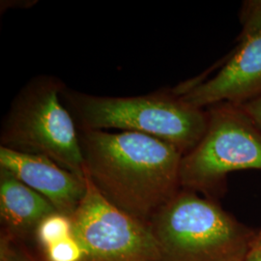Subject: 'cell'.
I'll return each mask as SVG.
<instances>
[{
    "label": "cell",
    "instance_id": "obj_1",
    "mask_svg": "<svg viewBox=\"0 0 261 261\" xmlns=\"http://www.w3.org/2000/svg\"><path fill=\"white\" fill-rule=\"evenodd\" d=\"M85 176L112 205L148 224L179 192L183 154L135 132L82 130Z\"/></svg>",
    "mask_w": 261,
    "mask_h": 261
},
{
    "label": "cell",
    "instance_id": "obj_2",
    "mask_svg": "<svg viewBox=\"0 0 261 261\" xmlns=\"http://www.w3.org/2000/svg\"><path fill=\"white\" fill-rule=\"evenodd\" d=\"M148 224L161 261H233L244 255L254 233L212 199L185 189Z\"/></svg>",
    "mask_w": 261,
    "mask_h": 261
},
{
    "label": "cell",
    "instance_id": "obj_3",
    "mask_svg": "<svg viewBox=\"0 0 261 261\" xmlns=\"http://www.w3.org/2000/svg\"><path fill=\"white\" fill-rule=\"evenodd\" d=\"M82 130L120 129L164 140L183 156L194 149L208 126V112L179 95L156 93L115 98L81 93L66 95Z\"/></svg>",
    "mask_w": 261,
    "mask_h": 261
},
{
    "label": "cell",
    "instance_id": "obj_4",
    "mask_svg": "<svg viewBox=\"0 0 261 261\" xmlns=\"http://www.w3.org/2000/svg\"><path fill=\"white\" fill-rule=\"evenodd\" d=\"M62 89L50 79L33 82L24 88L4 121L1 146L45 156L85 178L80 133L61 103Z\"/></svg>",
    "mask_w": 261,
    "mask_h": 261
},
{
    "label": "cell",
    "instance_id": "obj_5",
    "mask_svg": "<svg viewBox=\"0 0 261 261\" xmlns=\"http://www.w3.org/2000/svg\"><path fill=\"white\" fill-rule=\"evenodd\" d=\"M207 112L205 134L180 167V186L202 193L221 189L234 171L261 170L260 128L235 105L218 103Z\"/></svg>",
    "mask_w": 261,
    "mask_h": 261
},
{
    "label": "cell",
    "instance_id": "obj_6",
    "mask_svg": "<svg viewBox=\"0 0 261 261\" xmlns=\"http://www.w3.org/2000/svg\"><path fill=\"white\" fill-rule=\"evenodd\" d=\"M71 219L85 261H161L149 224L112 205L87 178L85 195Z\"/></svg>",
    "mask_w": 261,
    "mask_h": 261
},
{
    "label": "cell",
    "instance_id": "obj_7",
    "mask_svg": "<svg viewBox=\"0 0 261 261\" xmlns=\"http://www.w3.org/2000/svg\"><path fill=\"white\" fill-rule=\"evenodd\" d=\"M238 44L214 76L173 90L187 103L204 109L218 103L242 106L261 95V0L240 11Z\"/></svg>",
    "mask_w": 261,
    "mask_h": 261
},
{
    "label": "cell",
    "instance_id": "obj_8",
    "mask_svg": "<svg viewBox=\"0 0 261 261\" xmlns=\"http://www.w3.org/2000/svg\"><path fill=\"white\" fill-rule=\"evenodd\" d=\"M0 168L47 198L58 213L72 217L86 192L81 178L50 159L0 146Z\"/></svg>",
    "mask_w": 261,
    "mask_h": 261
},
{
    "label": "cell",
    "instance_id": "obj_9",
    "mask_svg": "<svg viewBox=\"0 0 261 261\" xmlns=\"http://www.w3.org/2000/svg\"><path fill=\"white\" fill-rule=\"evenodd\" d=\"M56 212L47 198L0 168V216L5 233L23 236L35 232L40 223Z\"/></svg>",
    "mask_w": 261,
    "mask_h": 261
},
{
    "label": "cell",
    "instance_id": "obj_10",
    "mask_svg": "<svg viewBox=\"0 0 261 261\" xmlns=\"http://www.w3.org/2000/svg\"><path fill=\"white\" fill-rule=\"evenodd\" d=\"M34 234L40 246L46 250L73 235L72 219L69 216L56 212L40 223Z\"/></svg>",
    "mask_w": 261,
    "mask_h": 261
},
{
    "label": "cell",
    "instance_id": "obj_11",
    "mask_svg": "<svg viewBox=\"0 0 261 261\" xmlns=\"http://www.w3.org/2000/svg\"><path fill=\"white\" fill-rule=\"evenodd\" d=\"M45 251L47 261H85L86 254L74 235L48 247Z\"/></svg>",
    "mask_w": 261,
    "mask_h": 261
},
{
    "label": "cell",
    "instance_id": "obj_12",
    "mask_svg": "<svg viewBox=\"0 0 261 261\" xmlns=\"http://www.w3.org/2000/svg\"><path fill=\"white\" fill-rule=\"evenodd\" d=\"M0 261H35L14 242L13 237L4 234L0 241Z\"/></svg>",
    "mask_w": 261,
    "mask_h": 261
},
{
    "label": "cell",
    "instance_id": "obj_13",
    "mask_svg": "<svg viewBox=\"0 0 261 261\" xmlns=\"http://www.w3.org/2000/svg\"><path fill=\"white\" fill-rule=\"evenodd\" d=\"M243 261H261V228L254 231L246 252Z\"/></svg>",
    "mask_w": 261,
    "mask_h": 261
},
{
    "label": "cell",
    "instance_id": "obj_14",
    "mask_svg": "<svg viewBox=\"0 0 261 261\" xmlns=\"http://www.w3.org/2000/svg\"><path fill=\"white\" fill-rule=\"evenodd\" d=\"M261 129V95L248 103L238 106Z\"/></svg>",
    "mask_w": 261,
    "mask_h": 261
},
{
    "label": "cell",
    "instance_id": "obj_15",
    "mask_svg": "<svg viewBox=\"0 0 261 261\" xmlns=\"http://www.w3.org/2000/svg\"><path fill=\"white\" fill-rule=\"evenodd\" d=\"M244 254H245V253H244ZM243 257H244V255L240 256V257H238V258H236V259H234L233 261H243Z\"/></svg>",
    "mask_w": 261,
    "mask_h": 261
}]
</instances>
